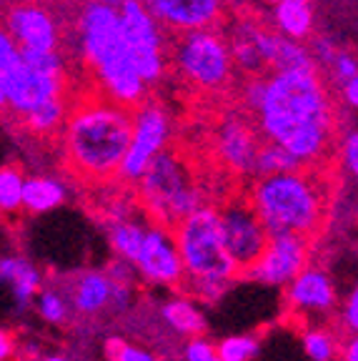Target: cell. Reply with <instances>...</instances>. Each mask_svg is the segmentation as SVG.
Returning <instances> with one entry per match:
<instances>
[{"label": "cell", "mask_w": 358, "mask_h": 361, "mask_svg": "<svg viewBox=\"0 0 358 361\" xmlns=\"http://www.w3.org/2000/svg\"><path fill=\"white\" fill-rule=\"evenodd\" d=\"M266 141L288 148L306 169L326 161L336 141V106L319 66L273 71L251 113Z\"/></svg>", "instance_id": "obj_1"}, {"label": "cell", "mask_w": 358, "mask_h": 361, "mask_svg": "<svg viewBox=\"0 0 358 361\" xmlns=\"http://www.w3.org/2000/svg\"><path fill=\"white\" fill-rule=\"evenodd\" d=\"M135 108L113 101L90 85L68 111L63 126V156L68 171L85 183L118 178L133 141Z\"/></svg>", "instance_id": "obj_2"}, {"label": "cell", "mask_w": 358, "mask_h": 361, "mask_svg": "<svg viewBox=\"0 0 358 361\" xmlns=\"http://www.w3.org/2000/svg\"><path fill=\"white\" fill-rule=\"evenodd\" d=\"M78 43L95 88L128 108H138L146 101L148 83L130 56L121 8L88 0L78 13Z\"/></svg>", "instance_id": "obj_3"}, {"label": "cell", "mask_w": 358, "mask_h": 361, "mask_svg": "<svg viewBox=\"0 0 358 361\" xmlns=\"http://www.w3.org/2000/svg\"><path fill=\"white\" fill-rule=\"evenodd\" d=\"M68 96L66 58L61 51L20 48L8 30L0 35V103L16 121L53 98Z\"/></svg>", "instance_id": "obj_4"}, {"label": "cell", "mask_w": 358, "mask_h": 361, "mask_svg": "<svg viewBox=\"0 0 358 361\" xmlns=\"http://www.w3.org/2000/svg\"><path fill=\"white\" fill-rule=\"evenodd\" d=\"M248 198L253 201L271 236L301 233L311 238L323 224V183L306 169L261 176L253 183Z\"/></svg>", "instance_id": "obj_5"}, {"label": "cell", "mask_w": 358, "mask_h": 361, "mask_svg": "<svg viewBox=\"0 0 358 361\" xmlns=\"http://www.w3.org/2000/svg\"><path fill=\"white\" fill-rule=\"evenodd\" d=\"M173 231L185 264V283H190L193 293L208 301L218 299L228 283L243 274L226 246L218 209L201 206L180 221Z\"/></svg>", "instance_id": "obj_6"}, {"label": "cell", "mask_w": 358, "mask_h": 361, "mask_svg": "<svg viewBox=\"0 0 358 361\" xmlns=\"http://www.w3.org/2000/svg\"><path fill=\"white\" fill-rule=\"evenodd\" d=\"M135 191L140 206L153 216V221L171 228L203 206L190 166L173 148H166L153 158L146 173L135 180Z\"/></svg>", "instance_id": "obj_7"}, {"label": "cell", "mask_w": 358, "mask_h": 361, "mask_svg": "<svg viewBox=\"0 0 358 361\" xmlns=\"http://www.w3.org/2000/svg\"><path fill=\"white\" fill-rule=\"evenodd\" d=\"M173 66L193 88L223 90L233 78V51L230 40L216 28L185 30L173 43Z\"/></svg>", "instance_id": "obj_8"}, {"label": "cell", "mask_w": 358, "mask_h": 361, "mask_svg": "<svg viewBox=\"0 0 358 361\" xmlns=\"http://www.w3.org/2000/svg\"><path fill=\"white\" fill-rule=\"evenodd\" d=\"M123 33L128 40L130 56L148 85L158 83L166 73V40L161 23L148 11L146 0H125L121 6Z\"/></svg>", "instance_id": "obj_9"}, {"label": "cell", "mask_w": 358, "mask_h": 361, "mask_svg": "<svg viewBox=\"0 0 358 361\" xmlns=\"http://www.w3.org/2000/svg\"><path fill=\"white\" fill-rule=\"evenodd\" d=\"M171 141V118L166 108L156 101H143L135 108V123H133V141H130L128 156H125L123 166L118 178L135 183L140 176L146 173L151 161L161 151L168 148Z\"/></svg>", "instance_id": "obj_10"}, {"label": "cell", "mask_w": 358, "mask_h": 361, "mask_svg": "<svg viewBox=\"0 0 358 361\" xmlns=\"http://www.w3.org/2000/svg\"><path fill=\"white\" fill-rule=\"evenodd\" d=\"M221 228H223V238L230 256L238 261L241 271L246 274L264 256L271 241L268 228L261 221L251 198H230L221 209Z\"/></svg>", "instance_id": "obj_11"}, {"label": "cell", "mask_w": 358, "mask_h": 361, "mask_svg": "<svg viewBox=\"0 0 358 361\" xmlns=\"http://www.w3.org/2000/svg\"><path fill=\"white\" fill-rule=\"evenodd\" d=\"M135 269H138V276L153 286H180V283H185V264L180 256L178 238H175V231H171V226H148Z\"/></svg>", "instance_id": "obj_12"}, {"label": "cell", "mask_w": 358, "mask_h": 361, "mask_svg": "<svg viewBox=\"0 0 358 361\" xmlns=\"http://www.w3.org/2000/svg\"><path fill=\"white\" fill-rule=\"evenodd\" d=\"M308 266V236L278 233L271 236L264 256L246 271V276L264 286H288Z\"/></svg>", "instance_id": "obj_13"}, {"label": "cell", "mask_w": 358, "mask_h": 361, "mask_svg": "<svg viewBox=\"0 0 358 361\" xmlns=\"http://www.w3.org/2000/svg\"><path fill=\"white\" fill-rule=\"evenodd\" d=\"M20 48L61 51V23L38 0H13L6 8V28Z\"/></svg>", "instance_id": "obj_14"}, {"label": "cell", "mask_w": 358, "mask_h": 361, "mask_svg": "<svg viewBox=\"0 0 358 361\" xmlns=\"http://www.w3.org/2000/svg\"><path fill=\"white\" fill-rule=\"evenodd\" d=\"M264 141L266 138L258 130L256 121H248L243 116H228L216 133V151L226 169H230L233 173L256 176L258 151Z\"/></svg>", "instance_id": "obj_15"}, {"label": "cell", "mask_w": 358, "mask_h": 361, "mask_svg": "<svg viewBox=\"0 0 358 361\" xmlns=\"http://www.w3.org/2000/svg\"><path fill=\"white\" fill-rule=\"evenodd\" d=\"M146 6L173 33L213 28L223 18V0H146Z\"/></svg>", "instance_id": "obj_16"}, {"label": "cell", "mask_w": 358, "mask_h": 361, "mask_svg": "<svg viewBox=\"0 0 358 361\" xmlns=\"http://www.w3.org/2000/svg\"><path fill=\"white\" fill-rule=\"evenodd\" d=\"M285 304L291 311H301V314H328L336 306V286L326 271L316 269V266H306L285 286Z\"/></svg>", "instance_id": "obj_17"}, {"label": "cell", "mask_w": 358, "mask_h": 361, "mask_svg": "<svg viewBox=\"0 0 358 361\" xmlns=\"http://www.w3.org/2000/svg\"><path fill=\"white\" fill-rule=\"evenodd\" d=\"M0 281L11 286L13 304L18 311H25L38 293L43 291V274L33 261L23 256H3L0 259Z\"/></svg>", "instance_id": "obj_18"}, {"label": "cell", "mask_w": 358, "mask_h": 361, "mask_svg": "<svg viewBox=\"0 0 358 361\" xmlns=\"http://www.w3.org/2000/svg\"><path fill=\"white\" fill-rule=\"evenodd\" d=\"M111 296L113 279L108 271H83L70 286V304L80 316H95L111 309Z\"/></svg>", "instance_id": "obj_19"}, {"label": "cell", "mask_w": 358, "mask_h": 361, "mask_svg": "<svg viewBox=\"0 0 358 361\" xmlns=\"http://www.w3.org/2000/svg\"><path fill=\"white\" fill-rule=\"evenodd\" d=\"M273 28L291 40H306L314 33L311 0H278L273 8Z\"/></svg>", "instance_id": "obj_20"}, {"label": "cell", "mask_w": 358, "mask_h": 361, "mask_svg": "<svg viewBox=\"0 0 358 361\" xmlns=\"http://www.w3.org/2000/svg\"><path fill=\"white\" fill-rule=\"evenodd\" d=\"M146 233H148V226L140 219H135V216H118L108 226V243H111L116 256L135 264L140 248H143V241H146Z\"/></svg>", "instance_id": "obj_21"}, {"label": "cell", "mask_w": 358, "mask_h": 361, "mask_svg": "<svg viewBox=\"0 0 358 361\" xmlns=\"http://www.w3.org/2000/svg\"><path fill=\"white\" fill-rule=\"evenodd\" d=\"M68 191L58 178L51 176H30L25 178V191H23V209L28 214H48L63 206Z\"/></svg>", "instance_id": "obj_22"}, {"label": "cell", "mask_w": 358, "mask_h": 361, "mask_svg": "<svg viewBox=\"0 0 358 361\" xmlns=\"http://www.w3.org/2000/svg\"><path fill=\"white\" fill-rule=\"evenodd\" d=\"M161 319L171 331L180 336H201L206 331V316L190 299H168L161 306Z\"/></svg>", "instance_id": "obj_23"}, {"label": "cell", "mask_w": 358, "mask_h": 361, "mask_svg": "<svg viewBox=\"0 0 358 361\" xmlns=\"http://www.w3.org/2000/svg\"><path fill=\"white\" fill-rule=\"evenodd\" d=\"M68 96H61V98H53V101L43 103L40 108H35L33 113H28L25 118H20L18 123L23 128L28 130L30 135H38V138H48V135H56L58 130L66 126V118H68Z\"/></svg>", "instance_id": "obj_24"}, {"label": "cell", "mask_w": 358, "mask_h": 361, "mask_svg": "<svg viewBox=\"0 0 358 361\" xmlns=\"http://www.w3.org/2000/svg\"><path fill=\"white\" fill-rule=\"evenodd\" d=\"M306 166L293 156L288 148L278 146V143L264 141L261 151H258V164H256V176H273V173H288V171H301Z\"/></svg>", "instance_id": "obj_25"}, {"label": "cell", "mask_w": 358, "mask_h": 361, "mask_svg": "<svg viewBox=\"0 0 358 361\" xmlns=\"http://www.w3.org/2000/svg\"><path fill=\"white\" fill-rule=\"evenodd\" d=\"M23 191H25V176L16 166H3V171H0V209L6 214L20 211Z\"/></svg>", "instance_id": "obj_26"}, {"label": "cell", "mask_w": 358, "mask_h": 361, "mask_svg": "<svg viewBox=\"0 0 358 361\" xmlns=\"http://www.w3.org/2000/svg\"><path fill=\"white\" fill-rule=\"evenodd\" d=\"M35 309H38V316L43 322L61 326V324L68 322L73 304H70V299H66L58 288H43V291L38 293V299H35Z\"/></svg>", "instance_id": "obj_27"}, {"label": "cell", "mask_w": 358, "mask_h": 361, "mask_svg": "<svg viewBox=\"0 0 358 361\" xmlns=\"http://www.w3.org/2000/svg\"><path fill=\"white\" fill-rule=\"evenodd\" d=\"M301 346L303 351H306V356L311 361H331L336 359L338 354V341L336 336L331 331H326V329H308L306 334H303L301 338Z\"/></svg>", "instance_id": "obj_28"}, {"label": "cell", "mask_w": 358, "mask_h": 361, "mask_svg": "<svg viewBox=\"0 0 358 361\" xmlns=\"http://www.w3.org/2000/svg\"><path fill=\"white\" fill-rule=\"evenodd\" d=\"M261 351L258 338L251 334H233L226 336L218 344V359L221 361H253Z\"/></svg>", "instance_id": "obj_29"}, {"label": "cell", "mask_w": 358, "mask_h": 361, "mask_svg": "<svg viewBox=\"0 0 358 361\" xmlns=\"http://www.w3.org/2000/svg\"><path fill=\"white\" fill-rule=\"evenodd\" d=\"M106 356L108 361H158L151 351L128 344V341H123V338L118 336H111L106 341Z\"/></svg>", "instance_id": "obj_30"}, {"label": "cell", "mask_w": 358, "mask_h": 361, "mask_svg": "<svg viewBox=\"0 0 358 361\" xmlns=\"http://www.w3.org/2000/svg\"><path fill=\"white\" fill-rule=\"evenodd\" d=\"M218 359V346L208 341L206 336H190L185 341L183 349V361H216Z\"/></svg>", "instance_id": "obj_31"}, {"label": "cell", "mask_w": 358, "mask_h": 361, "mask_svg": "<svg viewBox=\"0 0 358 361\" xmlns=\"http://www.w3.org/2000/svg\"><path fill=\"white\" fill-rule=\"evenodd\" d=\"M331 78L336 80L338 85H343V83H348V80L353 78V75L358 73V58H353L351 53H341L338 51V56H336V61L331 63Z\"/></svg>", "instance_id": "obj_32"}, {"label": "cell", "mask_w": 358, "mask_h": 361, "mask_svg": "<svg viewBox=\"0 0 358 361\" xmlns=\"http://www.w3.org/2000/svg\"><path fill=\"white\" fill-rule=\"evenodd\" d=\"M133 306V283L125 281H113V296H111V309L123 314Z\"/></svg>", "instance_id": "obj_33"}, {"label": "cell", "mask_w": 358, "mask_h": 361, "mask_svg": "<svg viewBox=\"0 0 358 361\" xmlns=\"http://www.w3.org/2000/svg\"><path fill=\"white\" fill-rule=\"evenodd\" d=\"M343 164H346L348 173L358 180V130H351L343 138Z\"/></svg>", "instance_id": "obj_34"}, {"label": "cell", "mask_w": 358, "mask_h": 361, "mask_svg": "<svg viewBox=\"0 0 358 361\" xmlns=\"http://www.w3.org/2000/svg\"><path fill=\"white\" fill-rule=\"evenodd\" d=\"M314 61L319 63V68H331V63L336 61L338 51H336V45L331 43L328 38H319L314 43Z\"/></svg>", "instance_id": "obj_35"}, {"label": "cell", "mask_w": 358, "mask_h": 361, "mask_svg": "<svg viewBox=\"0 0 358 361\" xmlns=\"http://www.w3.org/2000/svg\"><path fill=\"white\" fill-rule=\"evenodd\" d=\"M343 326L351 334H358V286H353L346 304H343Z\"/></svg>", "instance_id": "obj_36"}, {"label": "cell", "mask_w": 358, "mask_h": 361, "mask_svg": "<svg viewBox=\"0 0 358 361\" xmlns=\"http://www.w3.org/2000/svg\"><path fill=\"white\" fill-rule=\"evenodd\" d=\"M343 101L351 108H358V73L348 83H343Z\"/></svg>", "instance_id": "obj_37"}, {"label": "cell", "mask_w": 358, "mask_h": 361, "mask_svg": "<svg viewBox=\"0 0 358 361\" xmlns=\"http://www.w3.org/2000/svg\"><path fill=\"white\" fill-rule=\"evenodd\" d=\"M341 361H358V334H351V338L341 346Z\"/></svg>", "instance_id": "obj_38"}, {"label": "cell", "mask_w": 358, "mask_h": 361, "mask_svg": "<svg viewBox=\"0 0 358 361\" xmlns=\"http://www.w3.org/2000/svg\"><path fill=\"white\" fill-rule=\"evenodd\" d=\"M13 349H16V341H13L11 331H8V329H3V331H0V359H3V361L11 359Z\"/></svg>", "instance_id": "obj_39"}, {"label": "cell", "mask_w": 358, "mask_h": 361, "mask_svg": "<svg viewBox=\"0 0 358 361\" xmlns=\"http://www.w3.org/2000/svg\"><path fill=\"white\" fill-rule=\"evenodd\" d=\"M61 6H68V8H83L88 0H58Z\"/></svg>", "instance_id": "obj_40"}, {"label": "cell", "mask_w": 358, "mask_h": 361, "mask_svg": "<svg viewBox=\"0 0 358 361\" xmlns=\"http://www.w3.org/2000/svg\"><path fill=\"white\" fill-rule=\"evenodd\" d=\"M95 3H103V6H113V8H121L125 0H95Z\"/></svg>", "instance_id": "obj_41"}, {"label": "cell", "mask_w": 358, "mask_h": 361, "mask_svg": "<svg viewBox=\"0 0 358 361\" xmlns=\"http://www.w3.org/2000/svg\"><path fill=\"white\" fill-rule=\"evenodd\" d=\"M43 361H70L68 356H63V354H51V356H45Z\"/></svg>", "instance_id": "obj_42"}, {"label": "cell", "mask_w": 358, "mask_h": 361, "mask_svg": "<svg viewBox=\"0 0 358 361\" xmlns=\"http://www.w3.org/2000/svg\"><path fill=\"white\" fill-rule=\"evenodd\" d=\"M266 3H273V6H276V3H278V0H266Z\"/></svg>", "instance_id": "obj_43"}, {"label": "cell", "mask_w": 358, "mask_h": 361, "mask_svg": "<svg viewBox=\"0 0 358 361\" xmlns=\"http://www.w3.org/2000/svg\"><path fill=\"white\" fill-rule=\"evenodd\" d=\"M38 3H45V0H38Z\"/></svg>", "instance_id": "obj_44"}, {"label": "cell", "mask_w": 358, "mask_h": 361, "mask_svg": "<svg viewBox=\"0 0 358 361\" xmlns=\"http://www.w3.org/2000/svg\"><path fill=\"white\" fill-rule=\"evenodd\" d=\"M331 361H338V359H331Z\"/></svg>", "instance_id": "obj_45"}, {"label": "cell", "mask_w": 358, "mask_h": 361, "mask_svg": "<svg viewBox=\"0 0 358 361\" xmlns=\"http://www.w3.org/2000/svg\"><path fill=\"white\" fill-rule=\"evenodd\" d=\"M216 361H221V359H216Z\"/></svg>", "instance_id": "obj_46"}]
</instances>
